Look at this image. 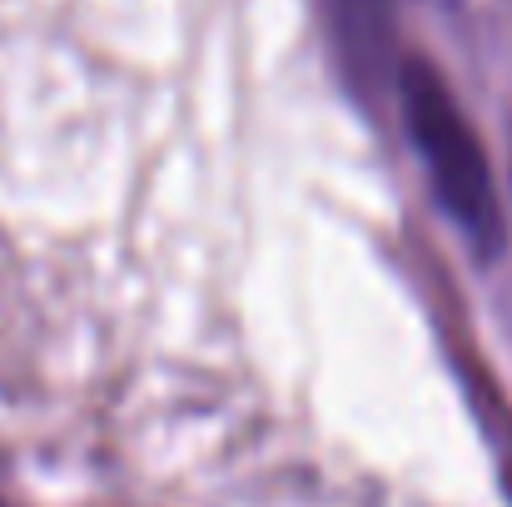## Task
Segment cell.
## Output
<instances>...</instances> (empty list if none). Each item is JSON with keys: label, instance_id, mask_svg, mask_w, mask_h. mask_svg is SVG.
<instances>
[{"label": "cell", "instance_id": "2", "mask_svg": "<svg viewBox=\"0 0 512 507\" xmlns=\"http://www.w3.org/2000/svg\"><path fill=\"white\" fill-rule=\"evenodd\" d=\"M393 10L398 0H329V25L343 65L368 85L393 75Z\"/></svg>", "mask_w": 512, "mask_h": 507}, {"label": "cell", "instance_id": "1", "mask_svg": "<svg viewBox=\"0 0 512 507\" xmlns=\"http://www.w3.org/2000/svg\"><path fill=\"white\" fill-rule=\"evenodd\" d=\"M388 85L398 95L403 135L428 174L438 209L448 214V224L463 234V244L478 259H498L503 239H508L503 234V199H498V179L488 165L483 135L473 130L468 110L458 105V95L448 90L438 65L413 55V50H398Z\"/></svg>", "mask_w": 512, "mask_h": 507}]
</instances>
